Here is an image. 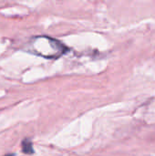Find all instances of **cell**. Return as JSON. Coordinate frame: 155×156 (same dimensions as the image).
Here are the masks:
<instances>
[{"instance_id": "1", "label": "cell", "mask_w": 155, "mask_h": 156, "mask_svg": "<svg viewBox=\"0 0 155 156\" xmlns=\"http://www.w3.org/2000/svg\"><path fill=\"white\" fill-rule=\"evenodd\" d=\"M25 50L47 59H58L66 54L69 48L56 38L48 36H36L26 43Z\"/></svg>"}, {"instance_id": "2", "label": "cell", "mask_w": 155, "mask_h": 156, "mask_svg": "<svg viewBox=\"0 0 155 156\" xmlns=\"http://www.w3.org/2000/svg\"><path fill=\"white\" fill-rule=\"evenodd\" d=\"M22 151L26 154H34V149H33V144L32 142L26 138L22 142Z\"/></svg>"}]
</instances>
